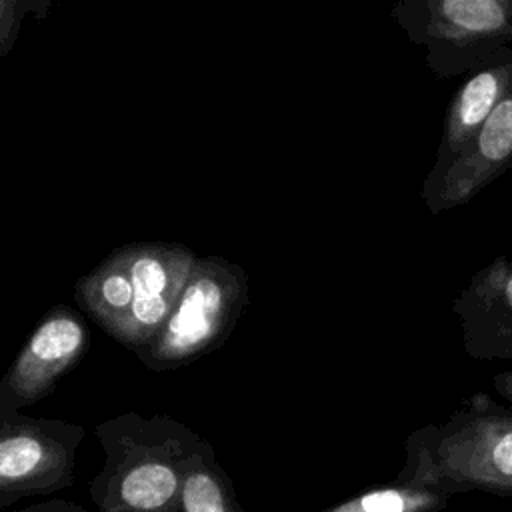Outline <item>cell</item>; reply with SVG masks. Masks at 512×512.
<instances>
[{"label":"cell","instance_id":"11","mask_svg":"<svg viewBox=\"0 0 512 512\" xmlns=\"http://www.w3.org/2000/svg\"><path fill=\"white\" fill-rule=\"evenodd\" d=\"M176 490V474L162 462H142L122 480L120 494L134 508L162 506Z\"/></svg>","mask_w":512,"mask_h":512},{"label":"cell","instance_id":"7","mask_svg":"<svg viewBox=\"0 0 512 512\" xmlns=\"http://www.w3.org/2000/svg\"><path fill=\"white\" fill-rule=\"evenodd\" d=\"M512 168V84L464 154L436 182L422 184L430 214L464 206Z\"/></svg>","mask_w":512,"mask_h":512},{"label":"cell","instance_id":"13","mask_svg":"<svg viewBox=\"0 0 512 512\" xmlns=\"http://www.w3.org/2000/svg\"><path fill=\"white\" fill-rule=\"evenodd\" d=\"M186 512H224L218 484L206 472H194L184 482Z\"/></svg>","mask_w":512,"mask_h":512},{"label":"cell","instance_id":"8","mask_svg":"<svg viewBox=\"0 0 512 512\" xmlns=\"http://www.w3.org/2000/svg\"><path fill=\"white\" fill-rule=\"evenodd\" d=\"M512 84V46L502 48L472 70L446 108L436 160L424 182H436L476 140L490 114Z\"/></svg>","mask_w":512,"mask_h":512},{"label":"cell","instance_id":"12","mask_svg":"<svg viewBox=\"0 0 512 512\" xmlns=\"http://www.w3.org/2000/svg\"><path fill=\"white\" fill-rule=\"evenodd\" d=\"M48 12L50 2L46 0H2L0 2V54L6 56L20 32L22 20L30 12Z\"/></svg>","mask_w":512,"mask_h":512},{"label":"cell","instance_id":"1","mask_svg":"<svg viewBox=\"0 0 512 512\" xmlns=\"http://www.w3.org/2000/svg\"><path fill=\"white\" fill-rule=\"evenodd\" d=\"M430 478L452 488L512 496V406L472 394L440 428L422 432Z\"/></svg>","mask_w":512,"mask_h":512},{"label":"cell","instance_id":"9","mask_svg":"<svg viewBox=\"0 0 512 512\" xmlns=\"http://www.w3.org/2000/svg\"><path fill=\"white\" fill-rule=\"evenodd\" d=\"M74 300L106 334L116 328L134 300L124 246L110 252L92 272L76 282Z\"/></svg>","mask_w":512,"mask_h":512},{"label":"cell","instance_id":"10","mask_svg":"<svg viewBox=\"0 0 512 512\" xmlns=\"http://www.w3.org/2000/svg\"><path fill=\"white\" fill-rule=\"evenodd\" d=\"M50 456L46 438L28 428H14L2 436L0 442V476L2 480H18L32 474Z\"/></svg>","mask_w":512,"mask_h":512},{"label":"cell","instance_id":"14","mask_svg":"<svg viewBox=\"0 0 512 512\" xmlns=\"http://www.w3.org/2000/svg\"><path fill=\"white\" fill-rule=\"evenodd\" d=\"M492 388L496 394L512 406V370H502L492 376Z\"/></svg>","mask_w":512,"mask_h":512},{"label":"cell","instance_id":"2","mask_svg":"<svg viewBox=\"0 0 512 512\" xmlns=\"http://www.w3.org/2000/svg\"><path fill=\"white\" fill-rule=\"evenodd\" d=\"M248 302L244 268L198 256L172 314L154 340L136 352L150 370H174L222 344Z\"/></svg>","mask_w":512,"mask_h":512},{"label":"cell","instance_id":"3","mask_svg":"<svg viewBox=\"0 0 512 512\" xmlns=\"http://www.w3.org/2000/svg\"><path fill=\"white\" fill-rule=\"evenodd\" d=\"M392 18L442 80L468 76L512 46V0H402Z\"/></svg>","mask_w":512,"mask_h":512},{"label":"cell","instance_id":"5","mask_svg":"<svg viewBox=\"0 0 512 512\" xmlns=\"http://www.w3.org/2000/svg\"><path fill=\"white\" fill-rule=\"evenodd\" d=\"M90 332L84 318L68 306H54L32 330L0 382L2 408L32 404L86 354Z\"/></svg>","mask_w":512,"mask_h":512},{"label":"cell","instance_id":"6","mask_svg":"<svg viewBox=\"0 0 512 512\" xmlns=\"http://www.w3.org/2000/svg\"><path fill=\"white\" fill-rule=\"evenodd\" d=\"M452 312L474 360H512V258L496 256L458 292Z\"/></svg>","mask_w":512,"mask_h":512},{"label":"cell","instance_id":"4","mask_svg":"<svg viewBox=\"0 0 512 512\" xmlns=\"http://www.w3.org/2000/svg\"><path fill=\"white\" fill-rule=\"evenodd\" d=\"M124 250L134 300L108 336L132 352H140L166 324L198 256L176 242H134Z\"/></svg>","mask_w":512,"mask_h":512}]
</instances>
